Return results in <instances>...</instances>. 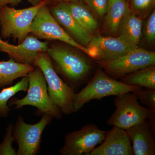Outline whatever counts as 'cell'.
<instances>
[{
  "label": "cell",
  "mask_w": 155,
  "mask_h": 155,
  "mask_svg": "<svg viewBox=\"0 0 155 155\" xmlns=\"http://www.w3.org/2000/svg\"><path fill=\"white\" fill-rule=\"evenodd\" d=\"M22 0H0V8L3 6L11 5L12 6H17Z\"/></svg>",
  "instance_id": "4316f807"
},
{
  "label": "cell",
  "mask_w": 155,
  "mask_h": 155,
  "mask_svg": "<svg viewBox=\"0 0 155 155\" xmlns=\"http://www.w3.org/2000/svg\"><path fill=\"white\" fill-rule=\"evenodd\" d=\"M140 88L116 80L99 68L86 86L74 94L72 101L74 113H77L85 104L92 100L101 99L111 96H116Z\"/></svg>",
  "instance_id": "3957f363"
},
{
  "label": "cell",
  "mask_w": 155,
  "mask_h": 155,
  "mask_svg": "<svg viewBox=\"0 0 155 155\" xmlns=\"http://www.w3.org/2000/svg\"><path fill=\"white\" fill-rule=\"evenodd\" d=\"M144 36L149 43H153L155 41V11L153 10L149 15L145 25Z\"/></svg>",
  "instance_id": "484cf974"
},
{
  "label": "cell",
  "mask_w": 155,
  "mask_h": 155,
  "mask_svg": "<svg viewBox=\"0 0 155 155\" xmlns=\"http://www.w3.org/2000/svg\"><path fill=\"white\" fill-rule=\"evenodd\" d=\"M92 13L104 20L107 8L108 0H81Z\"/></svg>",
  "instance_id": "cb8c5ba5"
},
{
  "label": "cell",
  "mask_w": 155,
  "mask_h": 155,
  "mask_svg": "<svg viewBox=\"0 0 155 155\" xmlns=\"http://www.w3.org/2000/svg\"><path fill=\"white\" fill-rule=\"evenodd\" d=\"M48 43V41H40L36 37L29 34L21 43L15 45L4 41L0 36V52L6 53L18 63L34 67L38 54L41 51L46 52Z\"/></svg>",
  "instance_id": "7c38bea8"
},
{
  "label": "cell",
  "mask_w": 155,
  "mask_h": 155,
  "mask_svg": "<svg viewBox=\"0 0 155 155\" xmlns=\"http://www.w3.org/2000/svg\"><path fill=\"white\" fill-rule=\"evenodd\" d=\"M47 0H40L34 5L22 9H16L8 5L0 8L1 37L3 39L12 37L20 44L30 33L35 17Z\"/></svg>",
  "instance_id": "277c9868"
},
{
  "label": "cell",
  "mask_w": 155,
  "mask_h": 155,
  "mask_svg": "<svg viewBox=\"0 0 155 155\" xmlns=\"http://www.w3.org/2000/svg\"><path fill=\"white\" fill-rule=\"evenodd\" d=\"M131 141L126 130L114 126L106 131L104 139L88 155H133Z\"/></svg>",
  "instance_id": "5bb4252c"
},
{
  "label": "cell",
  "mask_w": 155,
  "mask_h": 155,
  "mask_svg": "<svg viewBox=\"0 0 155 155\" xmlns=\"http://www.w3.org/2000/svg\"><path fill=\"white\" fill-rule=\"evenodd\" d=\"M34 67L41 70L48 86L50 99L65 115L74 113L72 101L75 91L59 76L46 52H39L35 58Z\"/></svg>",
  "instance_id": "5b68a950"
},
{
  "label": "cell",
  "mask_w": 155,
  "mask_h": 155,
  "mask_svg": "<svg viewBox=\"0 0 155 155\" xmlns=\"http://www.w3.org/2000/svg\"><path fill=\"white\" fill-rule=\"evenodd\" d=\"M132 92L152 113H155V90L141 87Z\"/></svg>",
  "instance_id": "603a6c76"
},
{
  "label": "cell",
  "mask_w": 155,
  "mask_h": 155,
  "mask_svg": "<svg viewBox=\"0 0 155 155\" xmlns=\"http://www.w3.org/2000/svg\"><path fill=\"white\" fill-rule=\"evenodd\" d=\"M120 81L129 85L155 90V65L125 75L121 78Z\"/></svg>",
  "instance_id": "ffe728a7"
},
{
  "label": "cell",
  "mask_w": 155,
  "mask_h": 155,
  "mask_svg": "<svg viewBox=\"0 0 155 155\" xmlns=\"http://www.w3.org/2000/svg\"><path fill=\"white\" fill-rule=\"evenodd\" d=\"M53 119L52 116L44 114L38 123L30 125L19 115L13 130L14 141L18 145L17 155H37L40 151L43 132Z\"/></svg>",
  "instance_id": "52a82bcc"
},
{
  "label": "cell",
  "mask_w": 155,
  "mask_h": 155,
  "mask_svg": "<svg viewBox=\"0 0 155 155\" xmlns=\"http://www.w3.org/2000/svg\"><path fill=\"white\" fill-rule=\"evenodd\" d=\"M34 67L21 64L10 58L8 61H0V88L13 84L14 80L28 75Z\"/></svg>",
  "instance_id": "e0dca14e"
},
{
  "label": "cell",
  "mask_w": 155,
  "mask_h": 155,
  "mask_svg": "<svg viewBox=\"0 0 155 155\" xmlns=\"http://www.w3.org/2000/svg\"><path fill=\"white\" fill-rule=\"evenodd\" d=\"M70 13L79 24L92 35L99 28V23L92 12L81 0H68Z\"/></svg>",
  "instance_id": "ac0fdd59"
},
{
  "label": "cell",
  "mask_w": 155,
  "mask_h": 155,
  "mask_svg": "<svg viewBox=\"0 0 155 155\" xmlns=\"http://www.w3.org/2000/svg\"><path fill=\"white\" fill-rule=\"evenodd\" d=\"M28 84V77L24 76L16 84L3 88L0 91V117L7 118L9 116L10 109L8 105V102L17 93L27 91Z\"/></svg>",
  "instance_id": "44dd1931"
},
{
  "label": "cell",
  "mask_w": 155,
  "mask_h": 155,
  "mask_svg": "<svg viewBox=\"0 0 155 155\" xmlns=\"http://www.w3.org/2000/svg\"><path fill=\"white\" fill-rule=\"evenodd\" d=\"M14 125L10 123L8 125L5 137L2 143L0 144V155H17V151L12 146L14 141L13 134Z\"/></svg>",
  "instance_id": "d4e9b609"
},
{
  "label": "cell",
  "mask_w": 155,
  "mask_h": 155,
  "mask_svg": "<svg viewBox=\"0 0 155 155\" xmlns=\"http://www.w3.org/2000/svg\"><path fill=\"white\" fill-rule=\"evenodd\" d=\"M72 47L66 43H48L46 52L56 72L75 92L84 84L92 70L93 65Z\"/></svg>",
  "instance_id": "6da1fadb"
},
{
  "label": "cell",
  "mask_w": 155,
  "mask_h": 155,
  "mask_svg": "<svg viewBox=\"0 0 155 155\" xmlns=\"http://www.w3.org/2000/svg\"><path fill=\"white\" fill-rule=\"evenodd\" d=\"M114 105L116 110L108 119L107 124L126 130L145 121L152 113L149 109L140 104L137 97L132 92L116 96Z\"/></svg>",
  "instance_id": "8992f818"
},
{
  "label": "cell",
  "mask_w": 155,
  "mask_h": 155,
  "mask_svg": "<svg viewBox=\"0 0 155 155\" xmlns=\"http://www.w3.org/2000/svg\"><path fill=\"white\" fill-rule=\"evenodd\" d=\"M138 46L132 44L122 37L92 36L87 45L90 57L96 62L114 61Z\"/></svg>",
  "instance_id": "8fae6325"
},
{
  "label": "cell",
  "mask_w": 155,
  "mask_h": 155,
  "mask_svg": "<svg viewBox=\"0 0 155 155\" xmlns=\"http://www.w3.org/2000/svg\"><path fill=\"white\" fill-rule=\"evenodd\" d=\"M105 133L94 123L86 124L66 134L59 153L61 155H88L102 143Z\"/></svg>",
  "instance_id": "ba28073f"
},
{
  "label": "cell",
  "mask_w": 155,
  "mask_h": 155,
  "mask_svg": "<svg viewBox=\"0 0 155 155\" xmlns=\"http://www.w3.org/2000/svg\"><path fill=\"white\" fill-rule=\"evenodd\" d=\"M30 33L38 38L65 43L89 55L88 49L74 40L56 21L47 5L42 7L35 17Z\"/></svg>",
  "instance_id": "30bf717a"
},
{
  "label": "cell",
  "mask_w": 155,
  "mask_h": 155,
  "mask_svg": "<svg viewBox=\"0 0 155 155\" xmlns=\"http://www.w3.org/2000/svg\"><path fill=\"white\" fill-rule=\"evenodd\" d=\"M134 155H155L153 131L147 119L126 130Z\"/></svg>",
  "instance_id": "9a60e30c"
},
{
  "label": "cell",
  "mask_w": 155,
  "mask_h": 155,
  "mask_svg": "<svg viewBox=\"0 0 155 155\" xmlns=\"http://www.w3.org/2000/svg\"><path fill=\"white\" fill-rule=\"evenodd\" d=\"M97 63L110 76L116 79L155 65V53L137 47L114 61Z\"/></svg>",
  "instance_id": "9c48e42d"
},
{
  "label": "cell",
  "mask_w": 155,
  "mask_h": 155,
  "mask_svg": "<svg viewBox=\"0 0 155 155\" xmlns=\"http://www.w3.org/2000/svg\"><path fill=\"white\" fill-rule=\"evenodd\" d=\"M47 5L51 6L57 4L59 2L67 1L68 0H47Z\"/></svg>",
  "instance_id": "83f0119b"
},
{
  "label": "cell",
  "mask_w": 155,
  "mask_h": 155,
  "mask_svg": "<svg viewBox=\"0 0 155 155\" xmlns=\"http://www.w3.org/2000/svg\"><path fill=\"white\" fill-rule=\"evenodd\" d=\"M142 18L130 8L121 20L117 33L129 42L137 46L142 36Z\"/></svg>",
  "instance_id": "2e32d148"
},
{
  "label": "cell",
  "mask_w": 155,
  "mask_h": 155,
  "mask_svg": "<svg viewBox=\"0 0 155 155\" xmlns=\"http://www.w3.org/2000/svg\"><path fill=\"white\" fill-rule=\"evenodd\" d=\"M128 4L136 14L143 18L153 10L155 0H129Z\"/></svg>",
  "instance_id": "7402d4cb"
},
{
  "label": "cell",
  "mask_w": 155,
  "mask_h": 155,
  "mask_svg": "<svg viewBox=\"0 0 155 155\" xmlns=\"http://www.w3.org/2000/svg\"><path fill=\"white\" fill-rule=\"evenodd\" d=\"M129 8L125 0H108L107 13L104 19L106 30L112 34L117 33L120 22Z\"/></svg>",
  "instance_id": "d6986e66"
},
{
  "label": "cell",
  "mask_w": 155,
  "mask_h": 155,
  "mask_svg": "<svg viewBox=\"0 0 155 155\" xmlns=\"http://www.w3.org/2000/svg\"><path fill=\"white\" fill-rule=\"evenodd\" d=\"M48 7L56 21L69 36L79 44L86 47L93 36L73 17L67 2H59Z\"/></svg>",
  "instance_id": "4fadbf2b"
},
{
  "label": "cell",
  "mask_w": 155,
  "mask_h": 155,
  "mask_svg": "<svg viewBox=\"0 0 155 155\" xmlns=\"http://www.w3.org/2000/svg\"><path fill=\"white\" fill-rule=\"evenodd\" d=\"M27 77L28 84L26 96L22 99H11L9 101V106H15L13 108L15 110L22 109L24 106H32L36 108L37 116L47 114L55 119H61L63 114L50 99L47 84L41 70L35 67Z\"/></svg>",
  "instance_id": "7a4b0ae2"
}]
</instances>
